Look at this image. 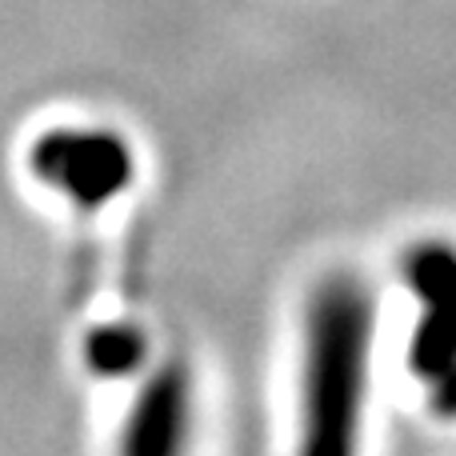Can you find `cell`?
<instances>
[{
    "label": "cell",
    "instance_id": "1",
    "mask_svg": "<svg viewBox=\"0 0 456 456\" xmlns=\"http://www.w3.org/2000/svg\"><path fill=\"white\" fill-rule=\"evenodd\" d=\"M377 305L356 276H329L305 316V396L297 456H356Z\"/></svg>",
    "mask_w": 456,
    "mask_h": 456
},
{
    "label": "cell",
    "instance_id": "2",
    "mask_svg": "<svg viewBox=\"0 0 456 456\" xmlns=\"http://www.w3.org/2000/svg\"><path fill=\"white\" fill-rule=\"evenodd\" d=\"M28 168L72 205L101 208L128 189L136 160L125 136L109 128H53L32 141Z\"/></svg>",
    "mask_w": 456,
    "mask_h": 456
},
{
    "label": "cell",
    "instance_id": "3",
    "mask_svg": "<svg viewBox=\"0 0 456 456\" xmlns=\"http://www.w3.org/2000/svg\"><path fill=\"white\" fill-rule=\"evenodd\" d=\"M409 284L420 297V329L412 340V369L433 385L441 412H456V252L433 240L409 252Z\"/></svg>",
    "mask_w": 456,
    "mask_h": 456
},
{
    "label": "cell",
    "instance_id": "4",
    "mask_svg": "<svg viewBox=\"0 0 456 456\" xmlns=\"http://www.w3.org/2000/svg\"><path fill=\"white\" fill-rule=\"evenodd\" d=\"M192 420V380L181 361H168L144 380L120 433V456H184Z\"/></svg>",
    "mask_w": 456,
    "mask_h": 456
},
{
    "label": "cell",
    "instance_id": "5",
    "mask_svg": "<svg viewBox=\"0 0 456 456\" xmlns=\"http://www.w3.org/2000/svg\"><path fill=\"white\" fill-rule=\"evenodd\" d=\"M144 353H149L144 332L128 329V324H104L85 345V361L96 377H128L144 364Z\"/></svg>",
    "mask_w": 456,
    "mask_h": 456
}]
</instances>
